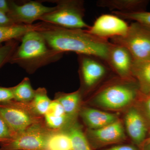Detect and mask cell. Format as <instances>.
I'll return each mask as SVG.
<instances>
[{
  "label": "cell",
  "mask_w": 150,
  "mask_h": 150,
  "mask_svg": "<svg viewBox=\"0 0 150 150\" xmlns=\"http://www.w3.org/2000/svg\"><path fill=\"white\" fill-rule=\"evenodd\" d=\"M125 129L134 143L140 146L146 139L147 126L139 110L131 106L127 110L124 118Z\"/></svg>",
  "instance_id": "13"
},
{
  "label": "cell",
  "mask_w": 150,
  "mask_h": 150,
  "mask_svg": "<svg viewBox=\"0 0 150 150\" xmlns=\"http://www.w3.org/2000/svg\"><path fill=\"white\" fill-rule=\"evenodd\" d=\"M0 115L15 136L37 123L33 115L22 109L13 100L0 104Z\"/></svg>",
  "instance_id": "11"
},
{
  "label": "cell",
  "mask_w": 150,
  "mask_h": 150,
  "mask_svg": "<svg viewBox=\"0 0 150 150\" xmlns=\"http://www.w3.org/2000/svg\"><path fill=\"white\" fill-rule=\"evenodd\" d=\"M80 91L70 93H62L56 99L63 106L66 115L72 119L76 115L81 100Z\"/></svg>",
  "instance_id": "18"
},
{
  "label": "cell",
  "mask_w": 150,
  "mask_h": 150,
  "mask_svg": "<svg viewBox=\"0 0 150 150\" xmlns=\"http://www.w3.org/2000/svg\"><path fill=\"white\" fill-rule=\"evenodd\" d=\"M39 32L48 46L57 52H74L78 55L96 56L106 61L111 43L92 35L86 30L69 29L44 23Z\"/></svg>",
  "instance_id": "1"
},
{
  "label": "cell",
  "mask_w": 150,
  "mask_h": 150,
  "mask_svg": "<svg viewBox=\"0 0 150 150\" xmlns=\"http://www.w3.org/2000/svg\"><path fill=\"white\" fill-rule=\"evenodd\" d=\"M71 141V150H92L85 134L77 123H72L68 131Z\"/></svg>",
  "instance_id": "21"
},
{
  "label": "cell",
  "mask_w": 150,
  "mask_h": 150,
  "mask_svg": "<svg viewBox=\"0 0 150 150\" xmlns=\"http://www.w3.org/2000/svg\"><path fill=\"white\" fill-rule=\"evenodd\" d=\"M105 63L112 71L122 79H132L134 59L124 46L110 42Z\"/></svg>",
  "instance_id": "12"
},
{
  "label": "cell",
  "mask_w": 150,
  "mask_h": 150,
  "mask_svg": "<svg viewBox=\"0 0 150 150\" xmlns=\"http://www.w3.org/2000/svg\"><path fill=\"white\" fill-rule=\"evenodd\" d=\"M0 150H1V149H0Z\"/></svg>",
  "instance_id": "35"
},
{
  "label": "cell",
  "mask_w": 150,
  "mask_h": 150,
  "mask_svg": "<svg viewBox=\"0 0 150 150\" xmlns=\"http://www.w3.org/2000/svg\"><path fill=\"white\" fill-rule=\"evenodd\" d=\"M15 24L7 15L0 11V26H11Z\"/></svg>",
  "instance_id": "30"
},
{
  "label": "cell",
  "mask_w": 150,
  "mask_h": 150,
  "mask_svg": "<svg viewBox=\"0 0 150 150\" xmlns=\"http://www.w3.org/2000/svg\"><path fill=\"white\" fill-rule=\"evenodd\" d=\"M148 2L144 0H99L96 5L112 11L133 13L144 11Z\"/></svg>",
  "instance_id": "15"
},
{
  "label": "cell",
  "mask_w": 150,
  "mask_h": 150,
  "mask_svg": "<svg viewBox=\"0 0 150 150\" xmlns=\"http://www.w3.org/2000/svg\"><path fill=\"white\" fill-rule=\"evenodd\" d=\"M14 99L13 92L11 88L0 86V104L7 103Z\"/></svg>",
  "instance_id": "28"
},
{
  "label": "cell",
  "mask_w": 150,
  "mask_h": 150,
  "mask_svg": "<svg viewBox=\"0 0 150 150\" xmlns=\"http://www.w3.org/2000/svg\"><path fill=\"white\" fill-rule=\"evenodd\" d=\"M7 16L16 24L32 25L46 14L55 10L56 6L48 7L39 2L30 1L22 5L9 2Z\"/></svg>",
  "instance_id": "9"
},
{
  "label": "cell",
  "mask_w": 150,
  "mask_h": 150,
  "mask_svg": "<svg viewBox=\"0 0 150 150\" xmlns=\"http://www.w3.org/2000/svg\"><path fill=\"white\" fill-rule=\"evenodd\" d=\"M71 150V141L68 131L50 132L47 139L46 150Z\"/></svg>",
  "instance_id": "19"
},
{
  "label": "cell",
  "mask_w": 150,
  "mask_h": 150,
  "mask_svg": "<svg viewBox=\"0 0 150 150\" xmlns=\"http://www.w3.org/2000/svg\"><path fill=\"white\" fill-rule=\"evenodd\" d=\"M140 146L141 150H150V139H146Z\"/></svg>",
  "instance_id": "33"
},
{
  "label": "cell",
  "mask_w": 150,
  "mask_h": 150,
  "mask_svg": "<svg viewBox=\"0 0 150 150\" xmlns=\"http://www.w3.org/2000/svg\"><path fill=\"white\" fill-rule=\"evenodd\" d=\"M46 125L50 128L54 129H59L66 125L69 120H71L67 115L55 116L45 115Z\"/></svg>",
  "instance_id": "25"
},
{
  "label": "cell",
  "mask_w": 150,
  "mask_h": 150,
  "mask_svg": "<svg viewBox=\"0 0 150 150\" xmlns=\"http://www.w3.org/2000/svg\"><path fill=\"white\" fill-rule=\"evenodd\" d=\"M140 91L134 78L117 76L108 81L98 90L92 99L98 107L110 110H120L131 107Z\"/></svg>",
  "instance_id": "3"
},
{
  "label": "cell",
  "mask_w": 150,
  "mask_h": 150,
  "mask_svg": "<svg viewBox=\"0 0 150 150\" xmlns=\"http://www.w3.org/2000/svg\"><path fill=\"white\" fill-rule=\"evenodd\" d=\"M9 11V2L5 0H0V11L7 15Z\"/></svg>",
  "instance_id": "32"
},
{
  "label": "cell",
  "mask_w": 150,
  "mask_h": 150,
  "mask_svg": "<svg viewBox=\"0 0 150 150\" xmlns=\"http://www.w3.org/2000/svg\"><path fill=\"white\" fill-rule=\"evenodd\" d=\"M86 136L91 148L95 149L118 144L126 139L125 128L119 119L100 129H88Z\"/></svg>",
  "instance_id": "10"
},
{
  "label": "cell",
  "mask_w": 150,
  "mask_h": 150,
  "mask_svg": "<svg viewBox=\"0 0 150 150\" xmlns=\"http://www.w3.org/2000/svg\"><path fill=\"white\" fill-rule=\"evenodd\" d=\"M31 102V107L34 112L38 115H44L52 100L48 98L46 89L40 88L35 90V96Z\"/></svg>",
  "instance_id": "22"
},
{
  "label": "cell",
  "mask_w": 150,
  "mask_h": 150,
  "mask_svg": "<svg viewBox=\"0 0 150 150\" xmlns=\"http://www.w3.org/2000/svg\"><path fill=\"white\" fill-rule=\"evenodd\" d=\"M55 10L46 14L39 20L43 23L69 29L87 30L90 27L84 20V1L81 0L57 1Z\"/></svg>",
  "instance_id": "4"
},
{
  "label": "cell",
  "mask_w": 150,
  "mask_h": 150,
  "mask_svg": "<svg viewBox=\"0 0 150 150\" xmlns=\"http://www.w3.org/2000/svg\"><path fill=\"white\" fill-rule=\"evenodd\" d=\"M21 40L9 63L17 64L29 72L56 62L63 55L51 49L39 31L27 33Z\"/></svg>",
  "instance_id": "2"
},
{
  "label": "cell",
  "mask_w": 150,
  "mask_h": 150,
  "mask_svg": "<svg viewBox=\"0 0 150 150\" xmlns=\"http://www.w3.org/2000/svg\"><path fill=\"white\" fill-rule=\"evenodd\" d=\"M103 150H139L134 146L130 145H118Z\"/></svg>",
  "instance_id": "31"
},
{
  "label": "cell",
  "mask_w": 150,
  "mask_h": 150,
  "mask_svg": "<svg viewBox=\"0 0 150 150\" xmlns=\"http://www.w3.org/2000/svg\"><path fill=\"white\" fill-rule=\"evenodd\" d=\"M18 46V43L15 40L8 41L4 46H0V69L9 62Z\"/></svg>",
  "instance_id": "24"
},
{
  "label": "cell",
  "mask_w": 150,
  "mask_h": 150,
  "mask_svg": "<svg viewBox=\"0 0 150 150\" xmlns=\"http://www.w3.org/2000/svg\"><path fill=\"white\" fill-rule=\"evenodd\" d=\"M112 13L123 20L133 21L150 29V12L146 11L133 13L112 12Z\"/></svg>",
  "instance_id": "23"
},
{
  "label": "cell",
  "mask_w": 150,
  "mask_h": 150,
  "mask_svg": "<svg viewBox=\"0 0 150 150\" xmlns=\"http://www.w3.org/2000/svg\"><path fill=\"white\" fill-rule=\"evenodd\" d=\"M12 88L13 100L18 103L31 102L35 96V90L33 88L28 78H25L21 82Z\"/></svg>",
  "instance_id": "20"
},
{
  "label": "cell",
  "mask_w": 150,
  "mask_h": 150,
  "mask_svg": "<svg viewBox=\"0 0 150 150\" xmlns=\"http://www.w3.org/2000/svg\"><path fill=\"white\" fill-rule=\"evenodd\" d=\"M15 136V134L0 115V143L11 139Z\"/></svg>",
  "instance_id": "26"
},
{
  "label": "cell",
  "mask_w": 150,
  "mask_h": 150,
  "mask_svg": "<svg viewBox=\"0 0 150 150\" xmlns=\"http://www.w3.org/2000/svg\"><path fill=\"white\" fill-rule=\"evenodd\" d=\"M48 132L38 122L17 134L11 139L0 143L2 150H46Z\"/></svg>",
  "instance_id": "6"
},
{
  "label": "cell",
  "mask_w": 150,
  "mask_h": 150,
  "mask_svg": "<svg viewBox=\"0 0 150 150\" xmlns=\"http://www.w3.org/2000/svg\"><path fill=\"white\" fill-rule=\"evenodd\" d=\"M81 117L88 129H100L117 121V115L91 108H83Z\"/></svg>",
  "instance_id": "14"
},
{
  "label": "cell",
  "mask_w": 150,
  "mask_h": 150,
  "mask_svg": "<svg viewBox=\"0 0 150 150\" xmlns=\"http://www.w3.org/2000/svg\"><path fill=\"white\" fill-rule=\"evenodd\" d=\"M110 42L124 46L130 52L134 61L150 57V29L138 23L129 25L126 35L113 38Z\"/></svg>",
  "instance_id": "5"
},
{
  "label": "cell",
  "mask_w": 150,
  "mask_h": 150,
  "mask_svg": "<svg viewBox=\"0 0 150 150\" xmlns=\"http://www.w3.org/2000/svg\"><path fill=\"white\" fill-rule=\"evenodd\" d=\"M132 74L138 84L140 93L150 95V57L134 61Z\"/></svg>",
  "instance_id": "16"
},
{
  "label": "cell",
  "mask_w": 150,
  "mask_h": 150,
  "mask_svg": "<svg viewBox=\"0 0 150 150\" xmlns=\"http://www.w3.org/2000/svg\"><path fill=\"white\" fill-rule=\"evenodd\" d=\"M129 25L124 20L115 15H101L96 20L87 31L99 38H108L121 37L126 35Z\"/></svg>",
  "instance_id": "8"
},
{
  "label": "cell",
  "mask_w": 150,
  "mask_h": 150,
  "mask_svg": "<svg viewBox=\"0 0 150 150\" xmlns=\"http://www.w3.org/2000/svg\"><path fill=\"white\" fill-rule=\"evenodd\" d=\"M43 22L32 25L15 24L11 26H0V46L4 42L21 38L30 31H40L43 28Z\"/></svg>",
  "instance_id": "17"
},
{
  "label": "cell",
  "mask_w": 150,
  "mask_h": 150,
  "mask_svg": "<svg viewBox=\"0 0 150 150\" xmlns=\"http://www.w3.org/2000/svg\"><path fill=\"white\" fill-rule=\"evenodd\" d=\"M148 139H150V137H149V138H148Z\"/></svg>",
  "instance_id": "34"
},
{
  "label": "cell",
  "mask_w": 150,
  "mask_h": 150,
  "mask_svg": "<svg viewBox=\"0 0 150 150\" xmlns=\"http://www.w3.org/2000/svg\"><path fill=\"white\" fill-rule=\"evenodd\" d=\"M140 96L143 111L150 123V95H145L140 93Z\"/></svg>",
  "instance_id": "29"
},
{
  "label": "cell",
  "mask_w": 150,
  "mask_h": 150,
  "mask_svg": "<svg viewBox=\"0 0 150 150\" xmlns=\"http://www.w3.org/2000/svg\"><path fill=\"white\" fill-rule=\"evenodd\" d=\"M45 115L55 116L67 115L65 113L63 106L56 99L52 101L48 111Z\"/></svg>",
  "instance_id": "27"
},
{
  "label": "cell",
  "mask_w": 150,
  "mask_h": 150,
  "mask_svg": "<svg viewBox=\"0 0 150 150\" xmlns=\"http://www.w3.org/2000/svg\"><path fill=\"white\" fill-rule=\"evenodd\" d=\"M78 62L81 81L86 91L95 88L111 71L105 62L96 56L79 55Z\"/></svg>",
  "instance_id": "7"
}]
</instances>
